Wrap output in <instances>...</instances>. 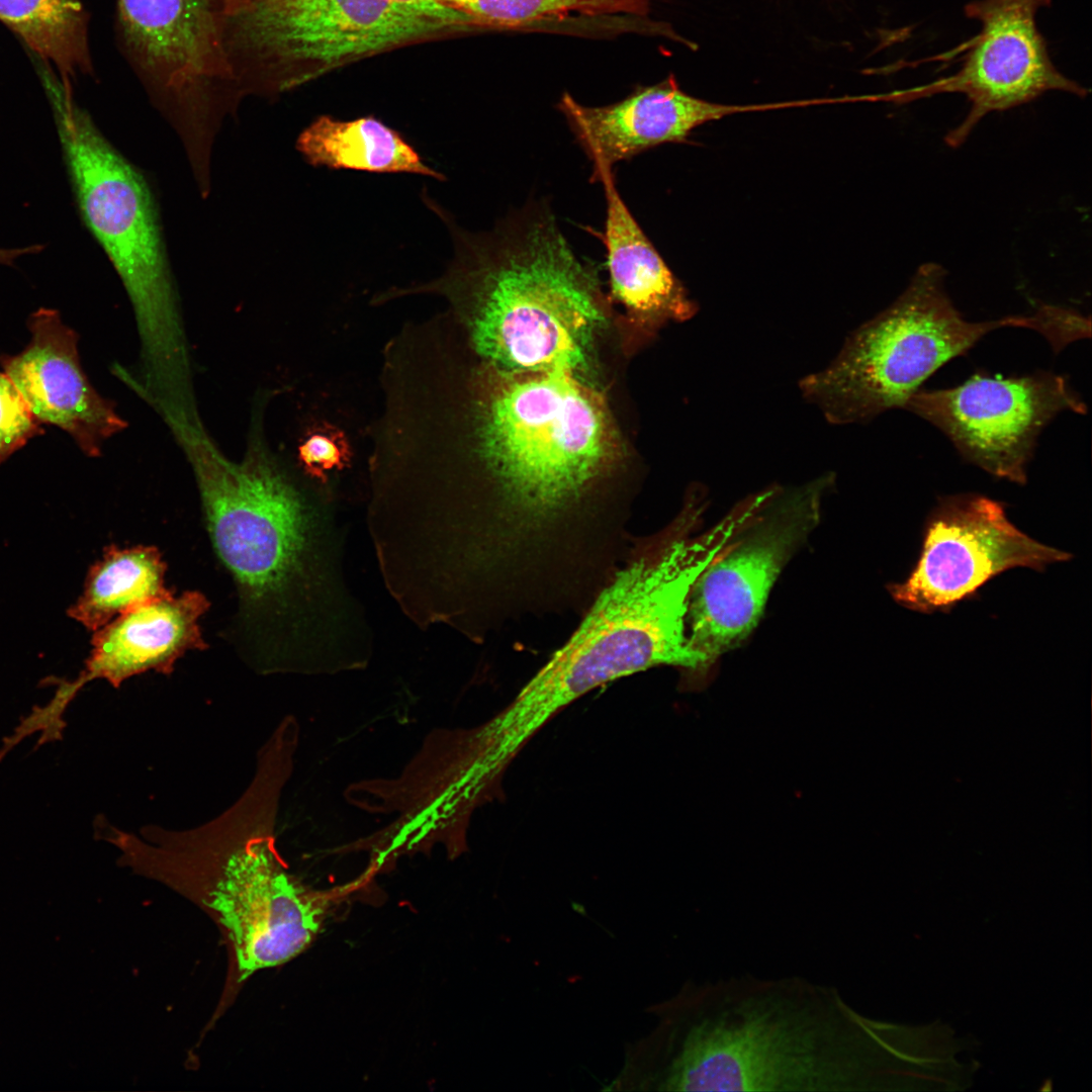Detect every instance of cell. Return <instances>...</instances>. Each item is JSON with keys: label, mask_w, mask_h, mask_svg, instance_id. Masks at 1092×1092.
Returning a JSON list of instances; mask_svg holds the SVG:
<instances>
[{"label": "cell", "mask_w": 1092, "mask_h": 1092, "mask_svg": "<svg viewBox=\"0 0 1092 1092\" xmlns=\"http://www.w3.org/2000/svg\"><path fill=\"white\" fill-rule=\"evenodd\" d=\"M657 1089L860 1092L890 1089L892 1024L834 986L743 974L687 984L665 1008Z\"/></svg>", "instance_id": "obj_1"}, {"label": "cell", "mask_w": 1092, "mask_h": 1092, "mask_svg": "<svg viewBox=\"0 0 1092 1092\" xmlns=\"http://www.w3.org/2000/svg\"><path fill=\"white\" fill-rule=\"evenodd\" d=\"M166 422L192 466L213 547L244 603L274 619L286 647L302 658L351 645L366 623L343 579L333 518L260 442L234 462L200 420Z\"/></svg>", "instance_id": "obj_2"}, {"label": "cell", "mask_w": 1092, "mask_h": 1092, "mask_svg": "<svg viewBox=\"0 0 1092 1092\" xmlns=\"http://www.w3.org/2000/svg\"><path fill=\"white\" fill-rule=\"evenodd\" d=\"M456 255L430 283L472 353L507 372L587 365L605 321L598 268L563 234L549 202L532 199L483 234H454Z\"/></svg>", "instance_id": "obj_3"}, {"label": "cell", "mask_w": 1092, "mask_h": 1092, "mask_svg": "<svg viewBox=\"0 0 1092 1092\" xmlns=\"http://www.w3.org/2000/svg\"><path fill=\"white\" fill-rule=\"evenodd\" d=\"M40 78L81 217L131 302L147 390L183 398L192 391L189 354L148 184L78 106L72 87L53 72Z\"/></svg>", "instance_id": "obj_4"}, {"label": "cell", "mask_w": 1092, "mask_h": 1092, "mask_svg": "<svg viewBox=\"0 0 1092 1092\" xmlns=\"http://www.w3.org/2000/svg\"><path fill=\"white\" fill-rule=\"evenodd\" d=\"M290 768L282 750L262 746L241 797L209 822L177 831L215 866L208 905L232 941L240 980L302 952L326 918L324 898L286 872L275 847L276 812Z\"/></svg>", "instance_id": "obj_5"}, {"label": "cell", "mask_w": 1092, "mask_h": 1092, "mask_svg": "<svg viewBox=\"0 0 1092 1092\" xmlns=\"http://www.w3.org/2000/svg\"><path fill=\"white\" fill-rule=\"evenodd\" d=\"M945 270L920 266L902 294L861 325L822 371L800 383L801 391L832 424L871 421L907 399L942 365L966 354L988 333L1005 327L1049 331L1044 310L1030 315L970 322L944 285Z\"/></svg>", "instance_id": "obj_6"}, {"label": "cell", "mask_w": 1092, "mask_h": 1092, "mask_svg": "<svg viewBox=\"0 0 1092 1092\" xmlns=\"http://www.w3.org/2000/svg\"><path fill=\"white\" fill-rule=\"evenodd\" d=\"M241 98L277 94L345 64L455 29L389 0H208Z\"/></svg>", "instance_id": "obj_7"}, {"label": "cell", "mask_w": 1092, "mask_h": 1092, "mask_svg": "<svg viewBox=\"0 0 1092 1092\" xmlns=\"http://www.w3.org/2000/svg\"><path fill=\"white\" fill-rule=\"evenodd\" d=\"M827 479L787 493L778 490L697 579L687 632L706 667L737 647L757 625L782 570L819 522Z\"/></svg>", "instance_id": "obj_8"}, {"label": "cell", "mask_w": 1092, "mask_h": 1092, "mask_svg": "<svg viewBox=\"0 0 1092 1092\" xmlns=\"http://www.w3.org/2000/svg\"><path fill=\"white\" fill-rule=\"evenodd\" d=\"M903 408L939 429L967 461L1019 484L1045 426L1064 411H1087L1067 377L1046 371L976 373L954 387L920 388Z\"/></svg>", "instance_id": "obj_9"}, {"label": "cell", "mask_w": 1092, "mask_h": 1092, "mask_svg": "<svg viewBox=\"0 0 1092 1092\" xmlns=\"http://www.w3.org/2000/svg\"><path fill=\"white\" fill-rule=\"evenodd\" d=\"M1053 0H975L965 14L980 23L979 32L965 44L961 68L952 75L914 88L877 94L878 101L903 104L942 93H961L970 110L945 144L963 145L975 126L991 112L1028 103L1049 91L1086 97L1088 91L1063 75L1053 64L1036 24L1039 9Z\"/></svg>", "instance_id": "obj_10"}, {"label": "cell", "mask_w": 1092, "mask_h": 1092, "mask_svg": "<svg viewBox=\"0 0 1092 1092\" xmlns=\"http://www.w3.org/2000/svg\"><path fill=\"white\" fill-rule=\"evenodd\" d=\"M1071 555L1017 529L1004 507L987 496H945L931 512L919 559L906 580L888 585L902 607L923 614L946 612L1001 572L1042 571Z\"/></svg>", "instance_id": "obj_11"}, {"label": "cell", "mask_w": 1092, "mask_h": 1092, "mask_svg": "<svg viewBox=\"0 0 1092 1092\" xmlns=\"http://www.w3.org/2000/svg\"><path fill=\"white\" fill-rule=\"evenodd\" d=\"M130 65L164 107L202 123L241 98L208 0H116Z\"/></svg>", "instance_id": "obj_12"}, {"label": "cell", "mask_w": 1092, "mask_h": 1092, "mask_svg": "<svg viewBox=\"0 0 1092 1092\" xmlns=\"http://www.w3.org/2000/svg\"><path fill=\"white\" fill-rule=\"evenodd\" d=\"M31 338L15 355H1L0 365L41 424L67 432L89 457L126 427L112 401L102 397L82 369L78 334L58 310L40 307L27 321Z\"/></svg>", "instance_id": "obj_13"}, {"label": "cell", "mask_w": 1092, "mask_h": 1092, "mask_svg": "<svg viewBox=\"0 0 1092 1092\" xmlns=\"http://www.w3.org/2000/svg\"><path fill=\"white\" fill-rule=\"evenodd\" d=\"M558 110L593 163V172L613 169L667 143H680L698 126L746 111L779 109L781 104H721L686 93L672 74L659 83L637 86L624 99L586 106L564 92Z\"/></svg>", "instance_id": "obj_14"}, {"label": "cell", "mask_w": 1092, "mask_h": 1092, "mask_svg": "<svg viewBox=\"0 0 1092 1092\" xmlns=\"http://www.w3.org/2000/svg\"><path fill=\"white\" fill-rule=\"evenodd\" d=\"M209 608L199 592L173 594L119 615L95 631L82 675L118 688L126 678L155 670L171 674L188 650L204 649L198 620Z\"/></svg>", "instance_id": "obj_15"}, {"label": "cell", "mask_w": 1092, "mask_h": 1092, "mask_svg": "<svg viewBox=\"0 0 1092 1092\" xmlns=\"http://www.w3.org/2000/svg\"><path fill=\"white\" fill-rule=\"evenodd\" d=\"M592 178L602 183L606 199L604 244L613 298L647 322L690 318L695 302L628 208L613 169H599Z\"/></svg>", "instance_id": "obj_16"}, {"label": "cell", "mask_w": 1092, "mask_h": 1092, "mask_svg": "<svg viewBox=\"0 0 1092 1092\" xmlns=\"http://www.w3.org/2000/svg\"><path fill=\"white\" fill-rule=\"evenodd\" d=\"M297 149L313 166L444 179L399 132L371 116L344 121L322 115L300 133Z\"/></svg>", "instance_id": "obj_17"}, {"label": "cell", "mask_w": 1092, "mask_h": 1092, "mask_svg": "<svg viewBox=\"0 0 1092 1092\" xmlns=\"http://www.w3.org/2000/svg\"><path fill=\"white\" fill-rule=\"evenodd\" d=\"M165 571L157 548L112 545L90 568L83 594L68 615L96 631L116 615L172 595L164 584Z\"/></svg>", "instance_id": "obj_18"}, {"label": "cell", "mask_w": 1092, "mask_h": 1092, "mask_svg": "<svg viewBox=\"0 0 1092 1092\" xmlns=\"http://www.w3.org/2000/svg\"><path fill=\"white\" fill-rule=\"evenodd\" d=\"M88 20L81 0H0V21L66 85L92 72Z\"/></svg>", "instance_id": "obj_19"}, {"label": "cell", "mask_w": 1092, "mask_h": 1092, "mask_svg": "<svg viewBox=\"0 0 1092 1092\" xmlns=\"http://www.w3.org/2000/svg\"><path fill=\"white\" fill-rule=\"evenodd\" d=\"M471 16L477 24L513 26L570 13L587 16H646L652 0H441Z\"/></svg>", "instance_id": "obj_20"}, {"label": "cell", "mask_w": 1092, "mask_h": 1092, "mask_svg": "<svg viewBox=\"0 0 1092 1092\" xmlns=\"http://www.w3.org/2000/svg\"><path fill=\"white\" fill-rule=\"evenodd\" d=\"M41 425L9 376L0 371V465L42 435Z\"/></svg>", "instance_id": "obj_21"}, {"label": "cell", "mask_w": 1092, "mask_h": 1092, "mask_svg": "<svg viewBox=\"0 0 1092 1092\" xmlns=\"http://www.w3.org/2000/svg\"><path fill=\"white\" fill-rule=\"evenodd\" d=\"M298 458L310 477L322 483L332 469H342L350 458L349 445L344 434L330 426L315 429L298 448Z\"/></svg>", "instance_id": "obj_22"}, {"label": "cell", "mask_w": 1092, "mask_h": 1092, "mask_svg": "<svg viewBox=\"0 0 1092 1092\" xmlns=\"http://www.w3.org/2000/svg\"><path fill=\"white\" fill-rule=\"evenodd\" d=\"M400 14L419 20L444 24L460 30L477 24L469 15L444 4L441 0H389Z\"/></svg>", "instance_id": "obj_23"}, {"label": "cell", "mask_w": 1092, "mask_h": 1092, "mask_svg": "<svg viewBox=\"0 0 1092 1092\" xmlns=\"http://www.w3.org/2000/svg\"><path fill=\"white\" fill-rule=\"evenodd\" d=\"M43 248L44 246L42 245H32L13 249L0 248V264L11 266L19 257L39 253Z\"/></svg>", "instance_id": "obj_24"}]
</instances>
